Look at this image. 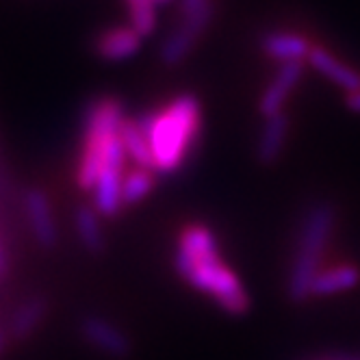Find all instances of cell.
<instances>
[{
    "label": "cell",
    "mask_w": 360,
    "mask_h": 360,
    "mask_svg": "<svg viewBox=\"0 0 360 360\" xmlns=\"http://www.w3.org/2000/svg\"><path fill=\"white\" fill-rule=\"evenodd\" d=\"M176 269L191 287L211 295L226 313L241 315L250 308L241 280L221 261L217 239L207 226L183 228L176 248Z\"/></svg>",
    "instance_id": "6da1fadb"
},
{
    "label": "cell",
    "mask_w": 360,
    "mask_h": 360,
    "mask_svg": "<svg viewBox=\"0 0 360 360\" xmlns=\"http://www.w3.org/2000/svg\"><path fill=\"white\" fill-rule=\"evenodd\" d=\"M139 126L150 146L154 172L172 174L185 163L200 137V102L191 94L176 96L161 109L139 120Z\"/></svg>",
    "instance_id": "7a4b0ae2"
},
{
    "label": "cell",
    "mask_w": 360,
    "mask_h": 360,
    "mask_svg": "<svg viewBox=\"0 0 360 360\" xmlns=\"http://www.w3.org/2000/svg\"><path fill=\"white\" fill-rule=\"evenodd\" d=\"M334 228V211L328 204H317L306 213L289 276V295L295 302L311 297V285L319 274V263Z\"/></svg>",
    "instance_id": "3957f363"
},
{
    "label": "cell",
    "mask_w": 360,
    "mask_h": 360,
    "mask_svg": "<svg viewBox=\"0 0 360 360\" xmlns=\"http://www.w3.org/2000/svg\"><path fill=\"white\" fill-rule=\"evenodd\" d=\"M122 122H124L122 105L113 98H102L89 109L85 122L83 154L79 161V172H76V180H79L81 189L91 191L107 152L120 139Z\"/></svg>",
    "instance_id": "277c9868"
},
{
    "label": "cell",
    "mask_w": 360,
    "mask_h": 360,
    "mask_svg": "<svg viewBox=\"0 0 360 360\" xmlns=\"http://www.w3.org/2000/svg\"><path fill=\"white\" fill-rule=\"evenodd\" d=\"M213 7L200 9L187 15H180V22L176 24V29L165 37L161 46V59L167 65H176L183 61L195 46V41L202 37V33L207 31V27L213 20Z\"/></svg>",
    "instance_id": "5b68a950"
},
{
    "label": "cell",
    "mask_w": 360,
    "mask_h": 360,
    "mask_svg": "<svg viewBox=\"0 0 360 360\" xmlns=\"http://www.w3.org/2000/svg\"><path fill=\"white\" fill-rule=\"evenodd\" d=\"M302 74H304V63H282L278 68L271 83L263 89L259 100V111L265 117L282 113V107L289 100L291 91L297 87Z\"/></svg>",
    "instance_id": "8992f818"
},
{
    "label": "cell",
    "mask_w": 360,
    "mask_h": 360,
    "mask_svg": "<svg viewBox=\"0 0 360 360\" xmlns=\"http://www.w3.org/2000/svg\"><path fill=\"white\" fill-rule=\"evenodd\" d=\"M306 61L311 63L319 74H323L332 85H337L345 94H354L360 89V72L356 68L347 65L334 53H330L326 46L313 44L311 55H308Z\"/></svg>",
    "instance_id": "52a82bcc"
},
{
    "label": "cell",
    "mask_w": 360,
    "mask_h": 360,
    "mask_svg": "<svg viewBox=\"0 0 360 360\" xmlns=\"http://www.w3.org/2000/svg\"><path fill=\"white\" fill-rule=\"evenodd\" d=\"M24 207H27L29 224L33 230V237L41 248H55L57 245V224L53 217V209H50L48 195L39 189H31L24 198Z\"/></svg>",
    "instance_id": "ba28073f"
},
{
    "label": "cell",
    "mask_w": 360,
    "mask_h": 360,
    "mask_svg": "<svg viewBox=\"0 0 360 360\" xmlns=\"http://www.w3.org/2000/svg\"><path fill=\"white\" fill-rule=\"evenodd\" d=\"M83 337L94 345L98 347L100 352H105L109 356H126L128 352H131V343H128L126 334L113 326L111 321L102 319V317H87L83 321Z\"/></svg>",
    "instance_id": "9c48e42d"
},
{
    "label": "cell",
    "mask_w": 360,
    "mask_h": 360,
    "mask_svg": "<svg viewBox=\"0 0 360 360\" xmlns=\"http://www.w3.org/2000/svg\"><path fill=\"white\" fill-rule=\"evenodd\" d=\"M311 39L300 35V33H289V31H274L263 39V50L276 61L282 63H304L311 55Z\"/></svg>",
    "instance_id": "30bf717a"
},
{
    "label": "cell",
    "mask_w": 360,
    "mask_h": 360,
    "mask_svg": "<svg viewBox=\"0 0 360 360\" xmlns=\"http://www.w3.org/2000/svg\"><path fill=\"white\" fill-rule=\"evenodd\" d=\"M287 135H289L287 113L265 117L259 141H256V157H259V161L265 165L274 163L282 154V148H285V143H287Z\"/></svg>",
    "instance_id": "8fae6325"
},
{
    "label": "cell",
    "mask_w": 360,
    "mask_h": 360,
    "mask_svg": "<svg viewBox=\"0 0 360 360\" xmlns=\"http://www.w3.org/2000/svg\"><path fill=\"white\" fill-rule=\"evenodd\" d=\"M141 48V35L133 31L131 27H117L109 29L100 35L96 50L102 59L107 61H122L137 55V50Z\"/></svg>",
    "instance_id": "7c38bea8"
},
{
    "label": "cell",
    "mask_w": 360,
    "mask_h": 360,
    "mask_svg": "<svg viewBox=\"0 0 360 360\" xmlns=\"http://www.w3.org/2000/svg\"><path fill=\"white\" fill-rule=\"evenodd\" d=\"M358 282H360V269L356 265H349V263L334 265L315 276L311 285V295H319V297L337 295V293L354 289Z\"/></svg>",
    "instance_id": "4fadbf2b"
},
{
    "label": "cell",
    "mask_w": 360,
    "mask_h": 360,
    "mask_svg": "<svg viewBox=\"0 0 360 360\" xmlns=\"http://www.w3.org/2000/svg\"><path fill=\"white\" fill-rule=\"evenodd\" d=\"M120 141H122L126 159H131L135 163V167L154 172L150 146H148V139H146V135H143V131H141V126H139L137 120H126L124 117V122L120 126Z\"/></svg>",
    "instance_id": "5bb4252c"
},
{
    "label": "cell",
    "mask_w": 360,
    "mask_h": 360,
    "mask_svg": "<svg viewBox=\"0 0 360 360\" xmlns=\"http://www.w3.org/2000/svg\"><path fill=\"white\" fill-rule=\"evenodd\" d=\"M74 226H76V233H79L81 243L89 252H102V248H105V233H102L100 215L94 207H79L76 209Z\"/></svg>",
    "instance_id": "9a60e30c"
},
{
    "label": "cell",
    "mask_w": 360,
    "mask_h": 360,
    "mask_svg": "<svg viewBox=\"0 0 360 360\" xmlns=\"http://www.w3.org/2000/svg\"><path fill=\"white\" fill-rule=\"evenodd\" d=\"M46 315V302L41 297H31L24 302L13 319H11V332H13V337L15 339H27L31 332H35V328L41 323Z\"/></svg>",
    "instance_id": "2e32d148"
},
{
    "label": "cell",
    "mask_w": 360,
    "mask_h": 360,
    "mask_svg": "<svg viewBox=\"0 0 360 360\" xmlns=\"http://www.w3.org/2000/svg\"><path fill=\"white\" fill-rule=\"evenodd\" d=\"M154 187V174L150 169L135 167L133 172L124 174L122 180V204H137L141 202Z\"/></svg>",
    "instance_id": "e0dca14e"
},
{
    "label": "cell",
    "mask_w": 360,
    "mask_h": 360,
    "mask_svg": "<svg viewBox=\"0 0 360 360\" xmlns=\"http://www.w3.org/2000/svg\"><path fill=\"white\" fill-rule=\"evenodd\" d=\"M126 7L131 15V29L141 37L157 29V0H126Z\"/></svg>",
    "instance_id": "ac0fdd59"
},
{
    "label": "cell",
    "mask_w": 360,
    "mask_h": 360,
    "mask_svg": "<svg viewBox=\"0 0 360 360\" xmlns=\"http://www.w3.org/2000/svg\"><path fill=\"white\" fill-rule=\"evenodd\" d=\"M207 7H213V0H180V15H187Z\"/></svg>",
    "instance_id": "d6986e66"
},
{
    "label": "cell",
    "mask_w": 360,
    "mask_h": 360,
    "mask_svg": "<svg viewBox=\"0 0 360 360\" xmlns=\"http://www.w3.org/2000/svg\"><path fill=\"white\" fill-rule=\"evenodd\" d=\"M7 269H9V259H7V248H5V241L0 237V280L7 276Z\"/></svg>",
    "instance_id": "ffe728a7"
},
{
    "label": "cell",
    "mask_w": 360,
    "mask_h": 360,
    "mask_svg": "<svg viewBox=\"0 0 360 360\" xmlns=\"http://www.w3.org/2000/svg\"><path fill=\"white\" fill-rule=\"evenodd\" d=\"M345 105H347V109H349V111L360 113V89H358V91H354V94H347Z\"/></svg>",
    "instance_id": "44dd1931"
},
{
    "label": "cell",
    "mask_w": 360,
    "mask_h": 360,
    "mask_svg": "<svg viewBox=\"0 0 360 360\" xmlns=\"http://www.w3.org/2000/svg\"><path fill=\"white\" fill-rule=\"evenodd\" d=\"M3 345H5V337H3V332H0V349H3Z\"/></svg>",
    "instance_id": "7402d4cb"
},
{
    "label": "cell",
    "mask_w": 360,
    "mask_h": 360,
    "mask_svg": "<svg viewBox=\"0 0 360 360\" xmlns=\"http://www.w3.org/2000/svg\"><path fill=\"white\" fill-rule=\"evenodd\" d=\"M157 3H169V0H157Z\"/></svg>",
    "instance_id": "603a6c76"
}]
</instances>
